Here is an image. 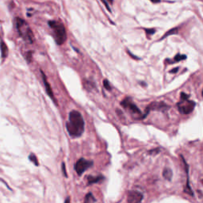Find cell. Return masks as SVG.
Masks as SVG:
<instances>
[{"instance_id":"6da1fadb","label":"cell","mask_w":203,"mask_h":203,"mask_svg":"<svg viewBox=\"0 0 203 203\" xmlns=\"http://www.w3.org/2000/svg\"><path fill=\"white\" fill-rule=\"evenodd\" d=\"M85 123L82 114L79 111L72 110L69 113L68 121L66 123L67 131L73 138L81 137L84 132Z\"/></svg>"},{"instance_id":"7a4b0ae2","label":"cell","mask_w":203,"mask_h":203,"mask_svg":"<svg viewBox=\"0 0 203 203\" xmlns=\"http://www.w3.org/2000/svg\"><path fill=\"white\" fill-rule=\"evenodd\" d=\"M49 26L53 29L54 39L57 45L64 44L67 40L66 29H65L64 25L56 21H49Z\"/></svg>"},{"instance_id":"3957f363","label":"cell","mask_w":203,"mask_h":203,"mask_svg":"<svg viewBox=\"0 0 203 203\" xmlns=\"http://www.w3.org/2000/svg\"><path fill=\"white\" fill-rule=\"evenodd\" d=\"M17 29H18L20 36L26 41L30 43V44L33 42L34 36L26 21H24L21 18H17Z\"/></svg>"},{"instance_id":"277c9868","label":"cell","mask_w":203,"mask_h":203,"mask_svg":"<svg viewBox=\"0 0 203 203\" xmlns=\"http://www.w3.org/2000/svg\"><path fill=\"white\" fill-rule=\"evenodd\" d=\"M196 103L191 100H181L179 103H177V107L179 110L182 114H189L194 110Z\"/></svg>"},{"instance_id":"5b68a950","label":"cell","mask_w":203,"mask_h":203,"mask_svg":"<svg viewBox=\"0 0 203 203\" xmlns=\"http://www.w3.org/2000/svg\"><path fill=\"white\" fill-rule=\"evenodd\" d=\"M92 165L93 161L87 160L84 158H81L75 163L74 168H75V171L79 175H82L86 171L88 170V168L92 167Z\"/></svg>"},{"instance_id":"8992f818","label":"cell","mask_w":203,"mask_h":203,"mask_svg":"<svg viewBox=\"0 0 203 203\" xmlns=\"http://www.w3.org/2000/svg\"><path fill=\"white\" fill-rule=\"evenodd\" d=\"M144 199V195L141 192L137 190H130L128 193V203H140Z\"/></svg>"},{"instance_id":"52a82bcc","label":"cell","mask_w":203,"mask_h":203,"mask_svg":"<svg viewBox=\"0 0 203 203\" xmlns=\"http://www.w3.org/2000/svg\"><path fill=\"white\" fill-rule=\"evenodd\" d=\"M121 105L124 108L129 110L132 113H137V114H141L140 110L132 102L130 98H125V99L121 102Z\"/></svg>"},{"instance_id":"ba28073f","label":"cell","mask_w":203,"mask_h":203,"mask_svg":"<svg viewBox=\"0 0 203 203\" xmlns=\"http://www.w3.org/2000/svg\"><path fill=\"white\" fill-rule=\"evenodd\" d=\"M40 72H41V76H42L43 82H44V84H45V90H46V92H47L48 95H49V97L52 99V101L54 102L55 104H57V102H56V100H55L54 95H53V92H52V88H51V86L49 85V83H48L46 76H45V73H44L42 71H40Z\"/></svg>"},{"instance_id":"9c48e42d","label":"cell","mask_w":203,"mask_h":203,"mask_svg":"<svg viewBox=\"0 0 203 203\" xmlns=\"http://www.w3.org/2000/svg\"><path fill=\"white\" fill-rule=\"evenodd\" d=\"M182 161H183V163H185V168H186V171H187V186H186V188H185L184 192L187 193V194H190V195H191V196H194V193H193V190H192L191 187H190V183H189V172H188V171H189V167H188L187 163H186V161L184 160V159L183 158H182Z\"/></svg>"},{"instance_id":"30bf717a","label":"cell","mask_w":203,"mask_h":203,"mask_svg":"<svg viewBox=\"0 0 203 203\" xmlns=\"http://www.w3.org/2000/svg\"><path fill=\"white\" fill-rule=\"evenodd\" d=\"M103 179V176L99 175V176H92V175H89L88 177V184H94V183H98L101 180Z\"/></svg>"},{"instance_id":"8fae6325","label":"cell","mask_w":203,"mask_h":203,"mask_svg":"<svg viewBox=\"0 0 203 203\" xmlns=\"http://www.w3.org/2000/svg\"><path fill=\"white\" fill-rule=\"evenodd\" d=\"M0 50H1V54H2V58H6L8 55V48H7V45H6V43L4 41H1L0 43Z\"/></svg>"},{"instance_id":"7c38bea8","label":"cell","mask_w":203,"mask_h":203,"mask_svg":"<svg viewBox=\"0 0 203 203\" xmlns=\"http://www.w3.org/2000/svg\"><path fill=\"white\" fill-rule=\"evenodd\" d=\"M172 175H173L172 171L171 170L170 168H164V170H163V176L165 179L168 180V181H171V179H172Z\"/></svg>"},{"instance_id":"4fadbf2b","label":"cell","mask_w":203,"mask_h":203,"mask_svg":"<svg viewBox=\"0 0 203 203\" xmlns=\"http://www.w3.org/2000/svg\"><path fill=\"white\" fill-rule=\"evenodd\" d=\"M96 202V199L91 193H88L85 197L84 199V203H95Z\"/></svg>"},{"instance_id":"5bb4252c","label":"cell","mask_w":203,"mask_h":203,"mask_svg":"<svg viewBox=\"0 0 203 203\" xmlns=\"http://www.w3.org/2000/svg\"><path fill=\"white\" fill-rule=\"evenodd\" d=\"M187 59V56L185 55H181V54H177L174 58V62H179L181 61V60H183Z\"/></svg>"},{"instance_id":"9a60e30c","label":"cell","mask_w":203,"mask_h":203,"mask_svg":"<svg viewBox=\"0 0 203 203\" xmlns=\"http://www.w3.org/2000/svg\"><path fill=\"white\" fill-rule=\"evenodd\" d=\"M29 160H30L31 162H33L36 166H39V163H38V159H37L35 155H33V154H30L29 156Z\"/></svg>"},{"instance_id":"2e32d148","label":"cell","mask_w":203,"mask_h":203,"mask_svg":"<svg viewBox=\"0 0 203 203\" xmlns=\"http://www.w3.org/2000/svg\"><path fill=\"white\" fill-rule=\"evenodd\" d=\"M177 30H178V28H174V29H171V30H169L167 33H165L164 34V36H163V38H161V39H163L164 38H167L168 36L171 35V34H174V33H177Z\"/></svg>"},{"instance_id":"e0dca14e","label":"cell","mask_w":203,"mask_h":203,"mask_svg":"<svg viewBox=\"0 0 203 203\" xmlns=\"http://www.w3.org/2000/svg\"><path fill=\"white\" fill-rule=\"evenodd\" d=\"M103 86H104V88H106V90H111L110 84V83H109V81L107 80V79H104L103 80Z\"/></svg>"},{"instance_id":"ac0fdd59","label":"cell","mask_w":203,"mask_h":203,"mask_svg":"<svg viewBox=\"0 0 203 203\" xmlns=\"http://www.w3.org/2000/svg\"><path fill=\"white\" fill-rule=\"evenodd\" d=\"M61 167H62V172H63V175L67 178L68 177V175H67V172H66V166H65V163H64V162L62 163Z\"/></svg>"},{"instance_id":"d6986e66","label":"cell","mask_w":203,"mask_h":203,"mask_svg":"<svg viewBox=\"0 0 203 203\" xmlns=\"http://www.w3.org/2000/svg\"><path fill=\"white\" fill-rule=\"evenodd\" d=\"M144 30L149 35H152L156 32V29H144Z\"/></svg>"},{"instance_id":"ffe728a7","label":"cell","mask_w":203,"mask_h":203,"mask_svg":"<svg viewBox=\"0 0 203 203\" xmlns=\"http://www.w3.org/2000/svg\"><path fill=\"white\" fill-rule=\"evenodd\" d=\"M180 96H181V100H187V99H189V95H187V94H186V93H184V92L181 93V95H180Z\"/></svg>"},{"instance_id":"44dd1931","label":"cell","mask_w":203,"mask_h":203,"mask_svg":"<svg viewBox=\"0 0 203 203\" xmlns=\"http://www.w3.org/2000/svg\"><path fill=\"white\" fill-rule=\"evenodd\" d=\"M102 2H103V4L106 6V9L108 10L110 12H111V10H110V7H109V4H108V2H107V1L106 0H102Z\"/></svg>"},{"instance_id":"7402d4cb","label":"cell","mask_w":203,"mask_h":203,"mask_svg":"<svg viewBox=\"0 0 203 203\" xmlns=\"http://www.w3.org/2000/svg\"><path fill=\"white\" fill-rule=\"evenodd\" d=\"M179 71V68H174V69H172L171 71H170L171 73H176L177 71Z\"/></svg>"},{"instance_id":"603a6c76","label":"cell","mask_w":203,"mask_h":203,"mask_svg":"<svg viewBox=\"0 0 203 203\" xmlns=\"http://www.w3.org/2000/svg\"><path fill=\"white\" fill-rule=\"evenodd\" d=\"M28 58H27V60H28V61L29 62H30L31 61V56H32V54H31V52H28Z\"/></svg>"},{"instance_id":"cb8c5ba5","label":"cell","mask_w":203,"mask_h":203,"mask_svg":"<svg viewBox=\"0 0 203 203\" xmlns=\"http://www.w3.org/2000/svg\"><path fill=\"white\" fill-rule=\"evenodd\" d=\"M70 202H71V199H70V197H68V198L65 199V202H64V203H70Z\"/></svg>"},{"instance_id":"d4e9b609","label":"cell","mask_w":203,"mask_h":203,"mask_svg":"<svg viewBox=\"0 0 203 203\" xmlns=\"http://www.w3.org/2000/svg\"><path fill=\"white\" fill-rule=\"evenodd\" d=\"M150 1H152V2H153L154 3H157V2H160V0H150Z\"/></svg>"},{"instance_id":"484cf974","label":"cell","mask_w":203,"mask_h":203,"mask_svg":"<svg viewBox=\"0 0 203 203\" xmlns=\"http://www.w3.org/2000/svg\"><path fill=\"white\" fill-rule=\"evenodd\" d=\"M108 2H110V3H113V0H107Z\"/></svg>"}]
</instances>
